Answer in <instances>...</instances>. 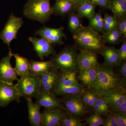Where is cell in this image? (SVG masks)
I'll return each instance as SVG.
<instances>
[{
  "label": "cell",
  "mask_w": 126,
  "mask_h": 126,
  "mask_svg": "<svg viewBox=\"0 0 126 126\" xmlns=\"http://www.w3.org/2000/svg\"><path fill=\"white\" fill-rule=\"evenodd\" d=\"M97 70L96 82L92 89L99 97L105 96L115 90H126V85L123 82L114 67L99 64Z\"/></svg>",
  "instance_id": "cell-1"
},
{
  "label": "cell",
  "mask_w": 126,
  "mask_h": 126,
  "mask_svg": "<svg viewBox=\"0 0 126 126\" xmlns=\"http://www.w3.org/2000/svg\"><path fill=\"white\" fill-rule=\"evenodd\" d=\"M75 45L80 49L87 50L100 54L106 43L102 39L101 35L87 26H82L72 35Z\"/></svg>",
  "instance_id": "cell-2"
},
{
  "label": "cell",
  "mask_w": 126,
  "mask_h": 126,
  "mask_svg": "<svg viewBox=\"0 0 126 126\" xmlns=\"http://www.w3.org/2000/svg\"><path fill=\"white\" fill-rule=\"evenodd\" d=\"M78 49L76 46L68 45L58 54L52 55L50 61L52 67L59 71H79Z\"/></svg>",
  "instance_id": "cell-3"
},
{
  "label": "cell",
  "mask_w": 126,
  "mask_h": 126,
  "mask_svg": "<svg viewBox=\"0 0 126 126\" xmlns=\"http://www.w3.org/2000/svg\"><path fill=\"white\" fill-rule=\"evenodd\" d=\"M51 0H28L24 6L23 15L42 24L47 23L53 14Z\"/></svg>",
  "instance_id": "cell-4"
},
{
  "label": "cell",
  "mask_w": 126,
  "mask_h": 126,
  "mask_svg": "<svg viewBox=\"0 0 126 126\" xmlns=\"http://www.w3.org/2000/svg\"><path fill=\"white\" fill-rule=\"evenodd\" d=\"M15 84L21 97L36 98L40 92L39 77L30 74L20 77Z\"/></svg>",
  "instance_id": "cell-5"
},
{
  "label": "cell",
  "mask_w": 126,
  "mask_h": 126,
  "mask_svg": "<svg viewBox=\"0 0 126 126\" xmlns=\"http://www.w3.org/2000/svg\"><path fill=\"white\" fill-rule=\"evenodd\" d=\"M82 93L62 96L61 101L65 111L69 116L78 118L87 112V108L82 99Z\"/></svg>",
  "instance_id": "cell-6"
},
{
  "label": "cell",
  "mask_w": 126,
  "mask_h": 126,
  "mask_svg": "<svg viewBox=\"0 0 126 126\" xmlns=\"http://www.w3.org/2000/svg\"><path fill=\"white\" fill-rule=\"evenodd\" d=\"M23 23L22 18L16 16L12 13L4 27L0 33V39L7 45L9 50H11L10 47L11 43L14 39L17 38V33Z\"/></svg>",
  "instance_id": "cell-7"
},
{
  "label": "cell",
  "mask_w": 126,
  "mask_h": 126,
  "mask_svg": "<svg viewBox=\"0 0 126 126\" xmlns=\"http://www.w3.org/2000/svg\"><path fill=\"white\" fill-rule=\"evenodd\" d=\"M56 96L53 93L40 89L38 95L36 98L35 103L41 107H43L49 111H65L61 99Z\"/></svg>",
  "instance_id": "cell-8"
},
{
  "label": "cell",
  "mask_w": 126,
  "mask_h": 126,
  "mask_svg": "<svg viewBox=\"0 0 126 126\" xmlns=\"http://www.w3.org/2000/svg\"><path fill=\"white\" fill-rule=\"evenodd\" d=\"M63 30V26L58 28H52L44 26L35 31L34 35H40L52 44L63 45L64 44V39H67Z\"/></svg>",
  "instance_id": "cell-9"
},
{
  "label": "cell",
  "mask_w": 126,
  "mask_h": 126,
  "mask_svg": "<svg viewBox=\"0 0 126 126\" xmlns=\"http://www.w3.org/2000/svg\"><path fill=\"white\" fill-rule=\"evenodd\" d=\"M21 97L15 84L0 80V107H6L14 101L19 103Z\"/></svg>",
  "instance_id": "cell-10"
},
{
  "label": "cell",
  "mask_w": 126,
  "mask_h": 126,
  "mask_svg": "<svg viewBox=\"0 0 126 126\" xmlns=\"http://www.w3.org/2000/svg\"><path fill=\"white\" fill-rule=\"evenodd\" d=\"M13 56L12 50H9L6 56L0 60V80L14 83V81H18V74L11 64V59Z\"/></svg>",
  "instance_id": "cell-11"
},
{
  "label": "cell",
  "mask_w": 126,
  "mask_h": 126,
  "mask_svg": "<svg viewBox=\"0 0 126 126\" xmlns=\"http://www.w3.org/2000/svg\"><path fill=\"white\" fill-rule=\"evenodd\" d=\"M29 40L33 45L34 50L37 56L42 60L45 57L56 53L53 45L43 38L30 37Z\"/></svg>",
  "instance_id": "cell-12"
},
{
  "label": "cell",
  "mask_w": 126,
  "mask_h": 126,
  "mask_svg": "<svg viewBox=\"0 0 126 126\" xmlns=\"http://www.w3.org/2000/svg\"><path fill=\"white\" fill-rule=\"evenodd\" d=\"M67 115V113L64 110L49 111L45 109L41 113L42 126H61L60 120Z\"/></svg>",
  "instance_id": "cell-13"
},
{
  "label": "cell",
  "mask_w": 126,
  "mask_h": 126,
  "mask_svg": "<svg viewBox=\"0 0 126 126\" xmlns=\"http://www.w3.org/2000/svg\"><path fill=\"white\" fill-rule=\"evenodd\" d=\"M58 71L51 67L39 77L41 89L53 93L58 80Z\"/></svg>",
  "instance_id": "cell-14"
},
{
  "label": "cell",
  "mask_w": 126,
  "mask_h": 126,
  "mask_svg": "<svg viewBox=\"0 0 126 126\" xmlns=\"http://www.w3.org/2000/svg\"><path fill=\"white\" fill-rule=\"evenodd\" d=\"M79 69L97 66L98 64L97 54L87 50L80 49L78 54Z\"/></svg>",
  "instance_id": "cell-15"
},
{
  "label": "cell",
  "mask_w": 126,
  "mask_h": 126,
  "mask_svg": "<svg viewBox=\"0 0 126 126\" xmlns=\"http://www.w3.org/2000/svg\"><path fill=\"white\" fill-rule=\"evenodd\" d=\"M100 54L104 59V64L116 68L121 64L118 55V50L115 47L105 46Z\"/></svg>",
  "instance_id": "cell-16"
},
{
  "label": "cell",
  "mask_w": 126,
  "mask_h": 126,
  "mask_svg": "<svg viewBox=\"0 0 126 126\" xmlns=\"http://www.w3.org/2000/svg\"><path fill=\"white\" fill-rule=\"evenodd\" d=\"M31 98L26 97L30 124L33 126H42L40 106L32 101Z\"/></svg>",
  "instance_id": "cell-17"
},
{
  "label": "cell",
  "mask_w": 126,
  "mask_h": 126,
  "mask_svg": "<svg viewBox=\"0 0 126 126\" xmlns=\"http://www.w3.org/2000/svg\"><path fill=\"white\" fill-rule=\"evenodd\" d=\"M55 1L52 7L53 14L55 15L64 16L76 11L75 5L71 0H55Z\"/></svg>",
  "instance_id": "cell-18"
},
{
  "label": "cell",
  "mask_w": 126,
  "mask_h": 126,
  "mask_svg": "<svg viewBox=\"0 0 126 126\" xmlns=\"http://www.w3.org/2000/svg\"><path fill=\"white\" fill-rule=\"evenodd\" d=\"M97 65L79 70L78 78L79 80L82 83L92 89L94 87L96 82L97 78Z\"/></svg>",
  "instance_id": "cell-19"
},
{
  "label": "cell",
  "mask_w": 126,
  "mask_h": 126,
  "mask_svg": "<svg viewBox=\"0 0 126 126\" xmlns=\"http://www.w3.org/2000/svg\"><path fill=\"white\" fill-rule=\"evenodd\" d=\"M85 89L81 84L78 83L71 86H64L56 83L53 94L56 96H64L82 93Z\"/></svg>",
  "instance_id": "cell-20"
},
{
  "label": "cell",
  "mask_w": 126,
  "mask_h": 126,
  "mask_svg": "<svg viewBox=\"0 0 126 126\" xmlns=\"http://www.w3.org/2000/svg\"><path fill=\"white\" fill-rule=\"evenodd\" d=\"M77 72L73 70H59L57 83L64 86H71L78 83Z\"/></svg>",
  "instance_id": "cell-21"
},
{
  "label": "cell",
  "mask_w": 126,
  "mask_h": 126,
  "mask_svg": "<svg viewBox=\"0 0 126 126\" xmlns=\"http://www.w3.org/2000/svg\"><path fill=\"white\" fill-rule=\"evenodd\" d=\"M15 60V67L14 69L18 76L20 77L30 74V61L28 59L18 54L13 53Z\"/></svg>",
  "instance_id": "cell-22"
},
{
  "label": "cell",
  "mask_w": 126,
  "mask_h": 126,
  "mask_svg": "<svg viewBox=\"0 0 126 126\" xmlns=\"http://www.w3.org/2000/svg\"><path fill=\"white\" fill-rule=\"evenodd\" d=\"M51 61H35L31 60L30 61V74L40 77L52 67Z\"/></svg>",
  "instance_id": "cell-23"
},
{
  "label": "cell",
  "mask_w": 126,
  "mask_h": 126,
  "mask_svg": "<svg viewBox=\"0 0 126 126\" xmlns=\"http://www.w3.org/2000/svg\"><path fill=\"white\" fill-rule=\"evenodd\" d=\"M104 97L113 109L126 100V90L112 91Z\"/></svg>",
  "instance_id": "cell-24"
},
{
  "label": "cell",
  "mask_w": 126,
  "mask_h": 126,
  "mask_svg": "<svg viewBox=\"0 0 126 126\" xmlns=\"http://www.w3.org/2000/svg\"><path fill=\"white\" fill-rule=\"evenodd\" d=\"M109 10L117 20L126 16V0H110Z\"/></svg>",
  "instance_id": "cell-25"
},
{
  "label": "cell",
  "mask_w": 126,
  "mask_h": 126,
  "mask_svg": "<svg viewBox=\"0 0 126 126\" xmlns=\"http://www.w3.org/2000/svg\"><path fill=\"white\" fill-rule=\"evenodd\" d=\"M101 37L105 43L115 45L119 44L122 42L124 38L118 27L104 32L101 35Z\"/></svg>",
  "instance_id": "cell-26"
},
{
  "label": "cell",
  "mask_w": 126,
  "mask_h": 126,
  "mask_svg": "<svg viewBox=\"0 0 126 126\" xmlns=\"http://www.w3.org/2000/svg\"><path fill=\"white\" fill-rule=\"evenodd\" d=\"M96 6L89 1L85 0L77 7L76 11L77 15L81 18H85L89 19L95 13Z\"/></svg>",
  "instance_id": "cell-27"
},
{
  "label": "cell",
  "mask_w": 126,
  "mask_h": 126,
  "mask_svg": "<svg viewBox=\"0 0 126 126\" xmlns=\"http://www.w3.org/2000/svg\"><path fill=\"white\" fill-rule=\"evenodd\" d=\"M89 20V27L99 33H104V19L101 11L95 12Z\"/></svg>",
  "instance_id": "cell-28"
},
{
  "label": "cell",
  "mask_w": 126,
  "mask_h": 126,
  "mask_svg": "<svg viewBox=\"0 0 126 126\" xmlns=\"http://www.w3.org/2000/svg\"><path fill=\"white\" fill-rule=\"evenodd\" d=\"M81 18L75 12H72L69 15L68 28L72 35L75 33L82 26Z\"/></svg>",
  "instance_id": "cell-29"
},
{
  "label": "cell",
  "mask_w": 126,
  "mask_h": 126,
  "mask_svg": "<svg viewBox=\"0 0 126 126\" xmlns=\"http://www.w3.org/2000/svg\"><path fill=\"white\" fill-rule=\"evenodd\" d=\"M103 19L104 32L117 28V20L113 16L105 14Z\"/></svg>",
  "instance_id": "cell-30"
},
{
  "label": "cell",
  "mask_w": 126,
  "mask_h": 126,
  "mask_svg": "<svg viewBox=\"0 0 126 126\" xmlns=\"http://www.w3.org/2000/svg\"><path fill=\"white\" fill-rule=\"evenodd\" d=\"M61 126H84L85 123L81 122L78 118L68 115L63 117L60 120Z\"/></svg>",
  "instance_id": "cell-31"
},
{
  "label": "cell",
  "mask_w": 126,
  "mask_h": 126,
  "mask_svg": "<svg viewBox=\"0 0 126 126\" xmlns=\"http://www.w3.org/2000/svg\"><path fill=\"white\" fill-rule=\"evenodd\" d=\"M84 121L89 126H98L102 125L104 122L101 115L95 113L87 118Z\"/></svg>",
  "instance_id": "cell-32"
},
{
  "label": "cell",
  "mask_w": 126,
  "mask_h": 126,
  "mask_svg": "<svg viewBox=\"0 0 126 126\" xmlns=\"http://www.w3.org/2000/svg\"><path fill=\"white\" fill-rule=\"evenodd\" d=\"M95 104L98 105L101 108L104 115H108L110 112L109 110L110 105L104 97H98Z\"/></svg>",
  "instance_id": "cell-33"
},
{
  "label": "cell",
  "mask_w": 126,
  "mask_h": 126,
  "mask_svg": "<svg viewBox=\"0 0 126 126\" xmlns=\"http://www.w3.org/2000/svg\"><path fill=\"white\" fill-rule=\"evenodd\" d=\"M116 70L118 74L124 84L126 85V61L121 63L117 67Z\"/></svg>",
  "instance_id": "cell-34"
},
{
  "label": "cell",
  "mask_w": 126,
  "mask_h": 126,
  "mask_svg": "<svg viewBox=\"0 0 126 126\" xmlns=\"http://www.w3.org/2000/svg\"><path fill=\"white\" fill-rule=\"evenodd\" d=\"M117 27L123 36L126 38V16L117 20Z\"/></svg>",
  "instance_id": "cell-35"
},
{
  "label": "cell",
  "mask_w": 126,
  "mask_h": 126,
  "mask_svg": "<svg viewBox=\"0 0 126 126\" xmlns=\"http://www.w3.org/2000/svg\"><path fill=\"white\" fill-rule=\"evenodd\" d=\"M103 126H119L116 120L113 113L109 112L107 119L104 122Z\"/></svg>",
  "instance_id": "cell-36"
},
{
  "label": "cell",
  "mask_w": 126,
  "mask_h": 126,
  "mask_svg": "<svg viewBox=\"0 0 126 126\" xmlns=\"http://www.w3.org/2000/svg\"><path fill=\"white\" fill-rule=\"evenodd\" d=\"M88 1L96 6H98L104 10L109 8L110 0H85Z\"/></svg>",
  "instance_id": "cell-37"
},
{
  "label": "cell",
  "mask_w": 126,
  "mask_h": 126,
  "mask_svg": "<svg viewBox=\"0 0 126 126\" xmlns=\"http://www.w3.org/2000/svg\"><path fill=\"white\" fill-rule=\"evenodd\" d=\"M122 44L118 50L119 60L121 63L126 61V40L124 38Z\"/></svg>",
  "instance_id": "cell-38"
},
{
  "label": "cell",
  "mask_w": 126,
  "mask_h": 126,
  "mask_svg": "<svg viewBox=\"0 0 126 126\" xmlns=\"http://www.w3.org/2000/svg\"><path fill=\"white\" fill-rule=\"evenodd\" d=\"M113 114L116 118L119 126H126V115L125 114L113 112Z\"/></svg>",
  "instance_id": "cell-39"
},
{
  "label": "cell",
  "mask_w": 126,
  "mask_h": 126,
  "mask_svg": "<svg viewBox=\"0 0 126 126\" xmlns=\"http://www.w3.org/2000/svg\"><path fill=\"white\" fill-rule=\"evenodd\" d=\"M113 112L126 115V100L113 109Z\"/></svg>",
  "instance_id": "cell-40"
},
{
  "label": "cell",
  "mask_w": 126,
  "mask_h": 126,
  "mask_svg": "<svg viewBox=\"0 0 126 126\" xmlns=\"http://www.w3.org/2000/svg\"><path fill=\"white\" fill-rule=\"evenodd\" d=\"M99 96L96 93L91 90V94L89 101L87 105V108H91L92 106L95 104V103L98 98Z\"/></svg>",
  "instance_id": "cell-41"
},
{
  "label": "cell",
  "mask_w": 126,
  "mask_h": 126,
  "mask_svg": "<svg viewBox=\"0 0 126 126\" xmlns=\"http://www.w3.org/2000/svg\"><path fill=\"white\" fill-rule=\"evenodd\" d=\"M91 94V90H85L82 93V98L84 104L87 108L88 103L89 101Z\"/></svg>",
  "instance_id": "cell-42"
},
{
  "label": "cell",
  "mask_w": 126,
  "mask_h": 126,
  "mask_svg": "<svg viewBox=\"0 0 126 126\" xmlns=\"http://www.w3.org/2000/svg\"><path fill=\"white\" fill-rule=\"evenodd\" d=\"M93 111L94 112V113L99 114L101 115H104L103 111L101 108L98 105L96 104H94L92 107Z\"/></svg>",
  "instance_id": "cell-43"
},
{
  "label": "cell",
  "mask_w": 126,
  "mask_h": 126,
  "mask_svg": "<svg viewBox=\"0 0 126 126\" xmlns=\"http://www.w3.org/2000/svg\"><path fill=\"white\" fill-rule=\"evenodd\" d=\"M71 0L73 2L75 5L76 10L77 7L81 5L82 3H83L85 1V0Z\"/></svg>",
  "instance_id": "cell-44"
}]
</instances>
